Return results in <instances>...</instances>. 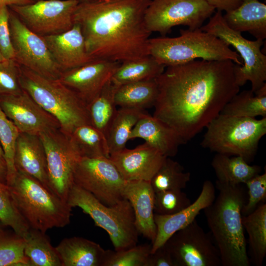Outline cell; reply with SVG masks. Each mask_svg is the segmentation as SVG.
Masks as SVG:
<instances>
[{
	"label": "cell",
	"mask_w": 266,
	"mask_h": 266,
	"mask_svg": "<svg viewBox=\"0 0 266 266\" xmlns=\"http://www.w3.org/2000/svg\"><path fill=\"white\" fill-rule=\"evenodd\" d=\"M14 163L17 171L34 178L51 191L46 154L38 135L20 133L16 143Z\"/></svg>",
	"instance_id": "22"
},
{
	"label": "cell",
	"mask_w": 266,
	"mask_h": 266,
	"mask_svg": "<svg viewBox=\"0 0 266 266\" xmlns=\"http://www.w3.org/2000/svg\"><path fill=\"white\" fill-rule=\"evenodd\" d=\"M20 70L22 89L58 121L62 132L70 136L78 127L91 124L87 105L59 79L20 66Z\"/></svg>",
	"instance_id": "4"
},
{
	"label": "cell",
	"mask_w": 266,
	"mask_h": 266,
	"mask_svg": "<svg viewBox=\"0 0 266 266\" xmlns=\"http://www.w3.org/2000/svg\"><path fill=\"white\" fill-rule=\"evenodd\" d=\"M67 203L78 207L93 220L95 225L108 233L115 250L132 247L137 244L139 233L133 207L126 198L111 206L101 203L92 194L74 184Z\"/></svg>",
	"instance_id": "7"
},
{
	"label": "cell",
	"mask_w": 266,
	"mask_h": 266,
	"mask_svg": "<svg viewBox=\"0 0 266 266\" xmlns=\"http://www.w3.org/2000/svg\"><path fill=\"white\" fill-rule=\"evenodd\" d=\"M140 138L166 157L176 155L185 143L171 128L153 116L146 113L134 126L130 139Z\"/></svg>",
	"instance_id": "23"
},
{
	"label": "cell",
	"mask_w": 266,
	"mask_h": 266,
	"mask_svg": "<svg viewBox=\"0 0 266 266\" xmlns=\"http://www.w3.org/2000/svg\"><path fill=\"white\" fill-rule=\"evenodd\" d=\"M152 244L135 245L119 251L106 250L103 266H147Z\"/></svg>",
	"instance_id": "39"
},
{
	"label": "cell",
	"mask_w": 266,
	"mask_h": 266,
	"mask_svg": "<svg viewBox=\"0 0 266 266\" xmlns=\"http://www.w3.org/2000/svg\"><path fill=\"white\" fill-rule=\"evenodd\" d=\"M215 188L210 180H205L198 198L189 206L171 215L154 213L157 234L151 243V253L163 245L175 233L183 229L196 219L201 210L211 204L215 198Z\"/></svg>",
	"instance_id": "19"
},
{
	"label": "cell",
	"mask_w": 266,
	"mask_h": 266,
	"mask_svg": "<svg viewBox=\"0 0 266 266\" xmlns=\"http://www.w3.org/2000/svg\"><path fill=\"white\" fill-rule=\"evenodd\" d=\"M25 238L0 230V266H31L25 256Z\"/></svg>",
	"instance_id": "37"
},
{
	"label": "cell",
	"mask_w": 266,
	"mask_h": 266,
	"mask_svg": "<svg viewBox=\"0 0 266 266\" xmlns=\"http://www.w3.org/2000/svg\"><path fill=\"white\" fill-rule=\"evenodd\" d=\"M70 136L78 147L82 157H109L105 136L91 124L78 127Z\"/></svg>",
	"instance_id": "34"
},
{
	"label": "cell",
	"mask_w": 266,
	"mask_h": 266,
	"mask_svg": "<svg viewBox=\"0 0 266 266\" xmlns=\"http://www.w3.org/2000/svg\"><path fill=\"white\" fill-rule=\"evenodd\" d=\"M7 168L4 159H0V181L6 184Z\"/></svg>",
	"instance_id": "47"
},
{
	"label": "cell",
	"mask_w": 266,
	"mask_h": 266,
	"mask_svg": "<svg viewBox=\"0 0 266 266\" xmlns=\"http://www.w3.org/2000/svg\"><path fill=\"white\" fill-rule=\"evenodd\" d=\"M155 194L150 181H127L124 189V197L133 207L138 233L150 240L151 243L157 234L154 221Z\"/></svg>",
	"instance_id": "21"
},
{
	"label": "cell",
	"mask_w": 266,
	"mask_h": 266,
	"mask_svg": "<svg viewBox=\"0 0 266 266\" xmlns=\"http://www.w3.org/2000/svg\"><path fill=\"white\" fill-rule=\"evenodd\" d=\"M191 200L181 189H170L155 193L154 213L162 215L175 214L189 206Z\"/></svg>",
	"instance_id": "40"
},
{
	"label": "cell",
	"mask_w": 266,
	"mask_h": 266,
	"mask_svg": "<svg viewBox=\"0 0 266 266\" xmlns=\"http://www.w3.org/2000/svg\"><path fill=\"white\" fill-rule=\"evenodd\" d=\"M217 10L226 12L233 10L239 5L242 0H206Z\"/></svg>",
	"instance_id": "45"
},
{
	"label": "cell",
	"mask_w": 266,
	"mask_h": 266,
	"mask_svg": "<svg viewBox=\"0 0 266 266\" xmlns=\"http://www.w3.org/2000/svg\"><path fill=\"white\" fill-rule=\"evenodd\" d=\"M126 182L114 164L106 157H82L74 175V184L108 206L125 198Z\"/></svg>",
	"instance_id": "12"
},
{
	"label": "cell",
	"mask_w": 266,
	"mask_h": 266,
	"mask_svg": "<svg viewBox=\"0 0 266 266\" xmlns=\"http://www.w3.org/2000/svg\"><path fill=\"white\" fill-rule=\"evenodd\" d=\"M120 63L94 59L82 66L63 71L58 79L88 106L111 79Z\"/></svg>",
	"instance_id": "17"
},
{
	"label": "cell",
	"mask_w": 266,
	"mask_h": 266,
	"mask_svg": "<svg viewBox=\"0 0 266 266\" xmlns=\"http://www.w3.org/2000/svg\"><path fill=\"white\" fill-rule=\"evenodd\" d=\"M166 157L146 142L111 154L109 158L126 181H150Z\"/></svg>",
	"instance_id": "18"
},
{
	"label": "cell",
	"mask_w": 266,
	"mask_h": 266,
	"mask_svg": "<svg viewBox=\"0 0 266 266\" xmlns=\"http://www.w3.org/2000/svg\"><path fill=\"white\" fill-rule=\"evenodd\" d=\"M210 236L195 219L172 234L164 244L175 266H221L219 251Z\"/></svg>",
	"instance_id": "15"
},
{
	"label": "cell",
	"mask_w": 266,
	"mask_h": 266,
	"mask_svg": "<svg viewBox=\"0 0 266 266\" xmlns=\"http://www.w3.org/2000/svg\"><path fill=\"white\" fill-rule=\"evenodd\" d=\"M20 132L6 116L0 106V143L4 153L7 168L6 184L14 180L17 170L14 163L15 146Z\"/></svg>",
	"instance_id": "36"
},
{
	"label": "cell",
	"mask_w": 266,
	"mask_h": 266,
	"mask_svg": "<svg viewBox=\"0 0 266 266\" xmlns=\"http://www.w3.org/2000/svg\"><path fill=\"white\" fill-rule=\"evenodd\" d=\"M118 87L110 79L88 105L91 124L105 137L117 112L114 97Z\"/></svg>",
	"instance_id": "30"
},
{
	"label": "cell",
	"mask_w": 266,
	"mask_h": 266,
	"mask_svg": "<svg viewBox=\"0 0 266 266\" xmlns=\"http://www.w3.org/2000/svg\"><path fill=\"white\" fill-rule=\"evenodd\" d=\"M147 266H175L171 255L164 244L151 253Z\"/></svg>",
	"instance_id": "44"
},
{
	"label": "cell",
	"mask_w": 266,
	"mask_h": 266,
	"mask_svg": "<svg viewBox=\"0 0 266 266\" xmlns=\"http://www.w3.org/2000/svg\"><path fill=\"white\" fill-rule=\"evenodd\" d=\"M191 174L170 157H166L150 182L155 193L170 189L185 188L190 181Z\"/></svg>",
	"instance_id": "35"
},
{
	"label": "cell",
	"mask_w": 266,
	"mask_h": 266,
	"mask_svg": "<svg viewBox=\"0 0 266 266\" xmlns=\"http://www.w3.org/2000/svg\"><path fill=\"white\" fill-rule=\"evenodd\" d=\"M228 26L239 32H247L256 39L266 38V5L259 0H242L238 6L226 12Z\"/></svg>",
	"instance_id": "24"
},
{
	"label": "cell",
	"mask_w": 266,
	"mask_h": 266,
	"mask_svg": "<svg viewBox=\"0 0 266 266\" xmlns=\"http://www.w3.org/2000/svg\"><path fill=\"white\" fill-rule=\"evenodd\" d=\"M200 29L218 37L228 46H233L239 53L243 64H235L234 66V78L238 86H243L249 81L251 84V90L254 93L266 84V56L261 49L264 40H250L244 38L241 33L228 26L220 10Z\"/></svg>",
	"instance_id": "9"
},
{
	"label": "cell",
	"mask_w": 266,
	"mask_h": 266,
	"mask_svg": "<svg viewBox=\"0 0 266 266\" xmlns=\"http://www.w3.org/2000/svg\"><path fill=\"white\" fill-rule=\"evenodd\" d=\"M0 222L10 227L17 234L25 237L30 227L18 211L8 186L0 181Z\"/></svg>",
	"instance_id": "38"
},
{
	"label": "cell",
	"mask_w": 266,
	"mask_h": 266,
	"mask_svg": "<svg viewBox=\"0 0 266 266\" xmlns=\"http://www.w3.org/2000/svg\"><path fill=\"white\" fill-rule=\"evenodd\" d=\"M175 37L149 38V55L166 67L188 63L198 59L207 61L231 60L242 65L239 54L222 40L202 31L180 30Z\"/></svg>",
	"instance_id": "6"
},
{
	"label": "cell",
	"mask_w": 266,
	"mask_h": 266,
	"mask_svg": "<svg viewBox=\"0 0 266 266\" xmlns=\"http://www.w3.org/2000/svg\"><path fill=\"white\" fill-rule=\"evenodd\" d=\"M10 10L8 6L0 5V51L5 59H14L9 26Z\"/></svg>",
	"instance_id": "43"
},
{
	"label": "cell",
	"mask_w": 266,
	"mask_h": 266,
	"mask_svg": "<svg viewBox=\"0 0 266 266\" xmlns=\"http://www.w3.org/2000/svg\"><path fill=\"white\" fill-rule=\"evenodd\" d=\"M55 248L62 266H103L106 250L88 239L65 238Z\"/></svg>",
	"instance_id": "25"
},
{
	"label": "cell",
	"mask_w": 266,
	"mask_h": 266,
	"mask_svg": "<svg viewBox=\"0 0 266 266\" xmlns=\"http://www.w3.org/2000/svg\"><path fill=\"white\" fill-rule=\"evenodd\" d=\"M0 106L20 133L39 135L60 128L58 121L23 90L17 95L0 96Z\"/></svg>",
	"instance_id": "16"
},
{
	"label": "cell",
	"mask_w": 266,
	"mask_h": 266,
	"mask_svg": "<svg viewBox=\"0 0 266 266\" xmlns=\"http://www.w3.org/2000/svg\"><path fill=\"white\" fill-rule=\"evenodd\" d=\"M244 230L249 237L254 264L261 266L266 255V204L262 203L251 213L242 217Z\"/></svg>",
	"instance_id": "29"
},
{
	"label": "cell",
	"mask_w": 266,
	"mask_h": 266,
	"mask_svg": "<svg viewBox=\"0 0 266 266\" xmlns=\"http://www.w3.org/2000/svg\"><path fill=\"white\" fill-rule=\"evenodd\" d=\"M1 225H2V224L0 222V230H1Z\"/></svg>",
	"instance_id": "51"
},
{
	"label": "cell",
	"mask_w": 266,
	"mask_h": 266,
	"mask_svg": "<svg viewBox=\"0 0 266 266\" xmlns=\"http://www.w3.org/2000/svg\"><path fill=\"white\" fill-rule=\"evenodd\" d=\"M79 2H84V1H89V0H77Z\"/></svg>",
	"instance_id": "50"
},
{
	"label": "cell",
	"mask_w": 266,
	"mask_h": 266,
	"mask_svg": "<svg viewBox=\"0 0 266 266\" xmlns=\"http://www.w3.org/2000/svg\"><path fill=\"white\" fill-rule=\"evenodd\" d=\"M147 112L144 109L120 107L106 134L110 155L126 148L132 130Z\"/></svg>",
	"instance_id": "32"
},
{
	"label": "cell",
	"mask_w": 266,
	"mask_h": 266,
	"mask_svg": "<svg viewBox=\"0 0 266 266\" xmlns=\"http://www.w3.org/2000/svg\"><path fill=\"white\" fill-rule=\"evenodd\" d=\"M220 113L238 117H266V83L254 93L251 90L238 92Z\"/></svg>",
	"instance_id": "31"
},
{
	"label": "cell",
	"mask_w": 266,
	"mask_h": 266,
	"mask_svg": "<svg viewBox=\"0 0 266 266\" xmlns=\"http://www.w3.org/2000/svg\"><path fill=\"white\" fill-rule=\"evenodd\" d=\"M234 65L229 60L200 59L166 66L156 78L159 93L153 116L173 130L186 143L239 92Z\"/></svg>",
	"instance_id": "1"
},
{
	"label": "cell",
	"mask_w": 266,
	"mask_h": 266,
	"mask_svg": "<svg viewBox=\"0 0 266 266\" xmlns=\"http://www.w3.org/2000/svg\"><path fill=\"white\" fill-rule=\"evenodd\" d=\"M151 0H92L78 4L74 24L80 28L93 59L122 63L149 55L151 33L145 21Z\"/></svg>",
	"instance_id": "2"
},
{
	"label": "cell",
	"mask_w": 266,
	"mask_h": 266,
	"mask_svg": "<svg viewBox=\"0 0 266 266\" xmlns=\"http://www.w3.org/2000/svg\"><path fill=\"white\" fill-rule=\"evenodd\" d=\"M9 26L14 60L18 65L45 77L58 79L62 71L42 37L29 30L11 10Z\"/></svg>",
	"instance_id": "14"
},
{
	"label": "cell",
	"mask_w": 266,
	"mask_h": 266,
	"mask_svg": "<svg viewBox=\"0 0 266 266\" xmlns=\"http://www.w3.org/2000/svg\"><path fill=\"white\" fill-rule=\"evenodd\" d=\"M77 0H36L33 3L8 6L31 31L40 36L58 34L74 25Z\"/></svg>",
	"instance_id": "13"
},
{
	"label": "cell",
	"mask_w": 266,
	"mask_h": 266,
	"mask_svg": "<svg viewBox=\"0 0 266 266\" xmlns=\"http://www.w3.org/2000/svg\"><path fill=\"white\" fill-rule=\"evenodd\" d=\"M20 72V66L14 59L0 62V97L17 95L22 92Z\"/></svg>",
	"instance_id": "41"
},
{
	"label": "cell",
	"mask_w": 266,
	"mask_h": 266,
	"mask_svg": "<svg viewBox=\"0 0 266 266\" xmlns=\"http://www.w3.org/2000/svg\"><path fill=\"white\" fill-rule=\"evenodd\" d=\"M158 93L156 79L127 83L118 87L115 102L120 107L144 110L154 106Z\"/></svg>",
	"instance_id": "26"
},
{
	"label": "cell",
	"mask_w": 266,
	"mask_h": 266,
	"mask_svg": "<svg viewBox=\"0 0 266 266\" xmlns=\"http://www.w3.org/2000/svg\"><path fill=\"white\" fill-rule=\"evenodd\" d=\"M6 59H5V58L3 57V55L0 51V62H2L4 61Z\"/></svg>",
	"instance_id": "49"
},
{
	"label": "cell",
	"mask_w": 266,
	"mask_h": 266,
	"mask_svg": "<svg viewBox=\"0 0 266 266\" xmlns=\"http://www.w3.org/2000/svg\"><path fill=\"white\" fill-rule=\"evenodd\" d=\"M206 128L202 147L219 154L241 156L248 162L266 133V117L257 119L220 113Z\"/></svg>",
	"instance_id": "8"
},
{
	"label": "cell",
	"mask_w": 266,
	"mask_h": 266,
	"mask_svg": "<svg viewBox=\"0 0 266 266\" xmlns=\"http://www.w3.org/2000/svg\"><path fill=\"white\" fill-rule=\"evenodd\" d=\"M38 136L46 154L50 188L67 202L74 184L76 166L82 157L81 153L71 136L60 129L43 133Z\"/></svg>",
	"instance_id": "10"
},
{
	"label": "cell",
	"mask_w": 266,
	"mask_h": 266,
	"mask_svg": "<svg viewBox=\"0 0 266 266\" xmlns=\"http://www.w3.org/2000/svg\"><path fill=\"white\" fill-rule=\"evenodd\" d=\"M36 0H0V5L4 4L8 6L11 5H22L34 2Z\"/></svg>",
	"instance_id": "46"
},
{
	"label": "cell",
	"mask_w": 266,
	"mask_h": 266,
	"mask_svg": "<svg viewBox=\"0 0 266 266\" xmlns=\"http://www.w3.org/2000/svg\"><path fill=\"white\" fill-rule=\"evenodd\" d=\"M166 66L150 55L120 63L111 78L117 86L154 79L164 71Z\"/></svg>",
	"instance_id": "28"
},
{
	"label": "cell",
	"mask_w": 266,
	"mask_h": 266,
	"mask_svg": "<svg viewBox=\"0 0 266 266\" xmlns=\"http://www.w3.org/2000/svg\"><path fill=\"white\" fill-rule=\"evenodd\" d=\"M7 186L18 211L30 228L45 233L69 224L72 208L34 178L17 171Z\"/></svg>",
	"instance_id": "5"
},
{
	"label": "cell",
	"mask_w": 266,
	"mask_h": 266,
	"mask_svg": "<svg viewBox=\"0 0 266 266\" xmlns=\"http://www.w3.org/2000/svg\"><path fill=\"white\" fill-rule=\"evenodd\" d=\"M215 9L206 0H151L145 21L151 33L158 32L165 36L179 25L190 30L200 28Z\"/></svg>",
	"instance_id": "11"
},
{
	"label": "cell",
	"mask_w": 266,
	"mask_h": 266,
	"mask_svg": "<svg viewBox=\"0 0 266 266\" xmlns=\"http://www.w3.org/2000/svg\"><path fill=\"white\" fill-rule=\"evenodd\" d=\"M216 187L219 192L217 197L203 210L219 251L221 266H249L242 221L246 192L241 184L217 180Z\"/></svg>",
	"instance_id": "3"
},
{
	"label": "cell",
	"mask_w": 266,
	"mask_h": 266,
	"mask_svg": "<svg viewBox=\"0 0 266 266\" xmlns=\"http://www.w3.org/2000/svg\"><path fill=\"white\" fill-rule=\"evenodd\" d=\"M0 159H4V153L1 146H0Z\"/></svg>",
	"instance_id": "48"
},
{
	"label": "cell",
	"mask_w": 266,
	"mask_h": 266,
	"mask_svg": "<svg viewBox=\"0 0 266 266\" xmlns=\"http://www.w3.org/2000/svg\"><path fill=\"white\" fill-rule=\"evenodd\" d=\"M63 72L82 66L94 59L87 54L80 27L74 24L63 33L41 36Z\"/></svg>",
	"instance_id": "20"
},
{
	"label": "cell",
	"mask_w": 266,
	"mask_h": 266,
	"mask_svg": "<svg viewBox=\"0 0 266 266\" xmlns=\"http://www.w3.org/2000/svg\"><path fill=\"white\" fill-rule=\"evenodd\" d=\"M248 189V198L242 209V215L252 212L266 199V173L258 174L244 183Z\"/></svg>",
	"instance_id": "42"
},
{
	"label": "cell",
	"mask_w": 266,
	"mask_h": 266,
	"mask_svg": "<svg viewBox=\"0 0 266 266\" xmlns=\"http://www.w3.org/2000/svg\"><path fill=\"white\" fill-rule=\"evenodd\" d=\"M211 166L217 181L232 184H244L261 171L259 166L249 165L241 156L230 157L219 153L213 157Z\"/></svg>",
	"instance_id": "27"
},
{
	"label": "cell",
	"mask_w": 266,
	"mask_h": 266,
	"mask_svg": "<svg viewBox=\"0 0 266 266\" xmlns=\"http://www.w3.org/2000/svg\"><path fill=\"white\" fill-rule=\"evenodd\" d=\"M25 239L24 253L31 266H62L55 247L45 233L30 228Z\"/></svg>",
	"instance_id": "33"
}]
</instances>
